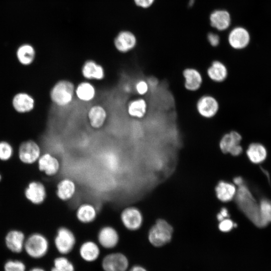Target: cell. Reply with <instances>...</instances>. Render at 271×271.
<instances>
[{"label":"cell","instance_id":"6da1fadb","mask_svg":"<svg viewBox=\"0 0 271 271\" xmlns=\"http://www.w3.org/2000/svg\"><path fill=\"white\" fill-rule=\"evenodd\" d=\"M236 201L240 209L253 223L258 227L264 226L258 205L248 189L243 184L239 186Z\"/></svg>","mask_w":271,"mask_h":271},{"label":"cell","instance_id":"7a4b0ae2","mask_svg":"<svg viewBox=\"0 0 271 271\" xmlns=\"http://www.w3.org/2000/svg\"><path fill=\"white\" fill-rule=\"evenodd\" d=\"M74 84L67 79L56 82L51 88L49 97L51 101L56 106L64 107L72 102L75 95Z\"/></svg>","mask_w":271,"mask_h":271},{"label":"cell","instance_id":"3957f363","mask_svg":"<svg viewBox=\"0 0 271 271\" xmlns=\"http://www.w3.org/2000/svg\"><path fill=\"white\" fill-rule=\"evenodd\" d=\"M49 247L47 238L41 233H34L26 239L24 250L29 257L39 259L47 253Z\"/></svg>","mask_w":271,"mask_h":271},{"label":"cell","instance_id":"277c9868","mask_svg":"<svg viewBox=\"0 0 271 271\" xmlns=\"http://www.w3.org/2000/svg\"><path fill=\"white\" fill-rule=\"evenodd\" d=\"M172 232L173 228L167 221L158 220L149 230V240L155 246H161L171 240Z\"/></svg>","mask_w":271,"mask_h":271},{"label":"cell","instance_id":"5b68a950","mask_svg":"<svg viewBox=\"0 0 271 271\" xmlns=\"http://www.w3.org/2000/svg\"><path fill=\"white\" fill-rule=\"evenodd\" d=\"M76 243L74 233L68 228L62 226L57 230L54 238V244L58 251L66 254L70 252Z\"/></svg>","mask_w":271,"mask_h":271},{"label":"cell","instance_id":"8992f818","mask_svg":"<svg viewBox=\"0 0 271 271\" xmlns=\"http://www.w3.org/2000/svg\"><path fill=\"white\" fill-rule=\"evenodd\" d=\"M41 155V148L33 140H28L21 144L18 149L20 161L26 164H32L38 161Z\"/></svg>","mask_w":271,"mask_h":271},{"label":"cell","instance_id":"52a82bcc","mask_svg":"<svg viewBox=\"0 0 271 271\" xmlns=\"http://www.w3.org/2000/svg\"><path fill=\"white\" fill-rule=\"evenodd\" d=\"M120 218L123 226L130 231L140 229L143 221L141 212L134 206L124 208L121 212Z\"/></svg>","mask_w":271,"mask_h":271},{"label":"cell","instance_id":"ba28073f","mask_svg":"<svg viewBox=\"0 0 271 271\" xmlns=\"http://www.w3.org/2000/svg\"><path fill=\"white\" fill-rule=\"evenodd\" d=\"M251 40L249 32L245 27L236 26L232 29L228 35V42L231 48L242 50L248 46Z\"/></svg>","mask_w":271,"mask_h":271},{"label":"cell","instance_id":"9c48e42d","mask_svg":"<svg viewBox=\"0 0 271 271\" xmlns=\"http://www.w3.org/2000/svg\"><path fill=\"white\" fill-rule=\"evenodd\" d=\"M128 266L127 258L120 252L107 254L102 261V267L104 271H126Z\"/></svg>","mask_w":271,"mask_h":271},{"label":"cell","instance_id":"30bf717a","mask_svg":"<svg viewBox=\"0 0 271 271\" xmlns=\"http://www.w3.org/2000/svg\"><path fill=\"white\" fill-rule=\"evenodd\" d=\"M196 108L201 116L210 118L214 117L218 112L219 104L215 97L211 95H205L198 100Z\"/></svg>","mask_w":271,"mask_h":271},{"label":"cell","instance_id":"8fae6325","mask_svg":"<svg viewBox=\"0 0 271 271\" xmlns=\"http://www.w3.org/2000/svg\"><path fill=\"white\" fill-rule=\"evenodd\" d=\"M113 44L117 51L126 53L136 47L137 39L135 35L131 32L127 30L121 31L114 39Z\"/></svg>","mask_w":271,"mask_h":271},{"label":"cell","instance_id":"7c38bea8","mask_svg":"<svg viewBox=\"0 0 271 271\" xmlns=\"http://www.w3.org/2000/svg\"><path fill=\"white\" fill-rule=\"evenodd\" d=\"M97 239L99 244L106 249L115 247L119 240L117 231L111 226H105L99 230Z\"/></svg>","mask_w":271,"mask_h":271},{"label":"cell","instance_id":"4fadbf2b","mask_svg":"<svg viewBox=\"0 0 271 271\" xmlns=\"http://www.w3.org/2000/svg\"><path fill=\"white\" fill-rule=\"evenodd\" d=\"M82 76L86 80L100 81L105 76L103 67L93 60L84 62L81 69Z\"/></svg>","mask_w":271,"mask_h":271},{"label":"cell","instance_id":"5bb4252c","mask_svg":"<svg viewBox=\"0 0 271 271\" xmlns=\"http://www.w3.org/2000/svg\"><path fill=\"white\" fill-rule=\"evenodd\" d=\"M37 162L39 170L48 176L57 175L60 170L59 161L50 153H46L41 155Z\"/></svg>","mask_w":271,"mask_h":271},{"label":"cell","instance_id":"9a60e30c","mask_svg":"<svg viewBox=\"0 0 271 271\" xmlns=\"http://www.w3.org/2000/svg\"><path fill=\"white\" fill-rule=\"evenodd\" d=\"M26 198L35 205L43 203L47 196L46 188L40 182L33 181L30 183L25 190Z\"/></svg>","mask_w":271,"mask_h":271},{"label":"cell","instance_id":"2e32d148","mask_svg":"<svg viewBox=\"0 0 271 271\" xmlns=\"http://www.w3.org/2000/svg\"><path fill=\"white\" fill-rule=\"evenodd\" d=\"M25 240V234L22 231L12 230L5 236V243L10 251L15 253H20L24 250Z\"/></svg>","mask_w":271,"mask_h":271},{"label":"cell","instance_id":"e0dca14e","mask_svg":"<svg viewBox=\"0 0 271 271\" xmlns=\"http://www.w3.org/2000/svg\"><path fill=\"white\" fill-rule=\"evenodd\" d=\"M209 20L211 26L220 31L228 29L231 23L230 13L223 9L213 11L210 15Z\"/></svg>","mask_w":271,"mask_h":271},{"label":"cell","instance_id":"ac0fdd59","mask_svg":"<svg viewBox=\"0 0 271 271\" xmlns=\"http://www.w3.org/2000/svg\"><path fill=\"white\" fill-rule=\"evenodd\" d=\"M12 105L18 112L27 113L33 109L35 106V99L27 93L19 92L13 97Z\"/></svg>","mask_w":271,"mask_h":271},{"label":"cell","instance_id":"d6986e66","mask_svg":"<svg viewBox=\"0 0 271 271\" xmlns=\"http://www.w3.org/2000/svg\"><path fill=\"white\" fill-rule=\"evenodd\" d=\"M76 185L71 179L65 178L57 184L56 194L57 197L63 201L71 199L76 192Z\"/></svg>","mask_w":271,"mask_h":271},{"label":"cell","instance_id":"ffe728a7","mask_svg":"<svg viewBox=\"0 0 271 271\" xmlns=\"http://www.w3.org/2000/svg\"><path fill=\"white\" fill-rule=\"evenodd\" d=\"M107 116L105 108L101 105L92 106L88 112V118L91 126L95 129L101 128L104 124Z\"/></svg>","mask_w":271,"mask_h":271},{"label":"cell","instance_id":"44dd1931","mask_svg":"<svg viewBox=\"0 0 271 271\" xmlns=\"http://www.w3.org/2000/svg\"><path fill=\"white\" fill-rule=\"evenodd\" d=\"M183 76L185 79L184 86L187 90L195 91L201 87L203 78L200 72L196 69H185L183 71Z\"/></svg>","mask_w":271,"mask_h":271},{"label":"cell","instance_id":"7402d4cb","mask_svg":"<svg viewBox=\"0 0 271 271\" xmlns=\"http://www.w3.org/2000/svg\"><path fill=\"white\" fill-rule=\"evenodd\" d=\"M97 212L95 206L88 203L80 205L76 211L77 219L83 224H88L93 222L96 218Z\"/></svg>","mask_w":271,"mask_h":271},{"label":"cell","instance_id":"603a6c76","mask_svg":"<svg viewBox=\"0 0 271 271\" xmlns=\"http://www.w3.org/2000/svg\"><path fill=\"white\" fill-rule=\"evenodd\" d=\"M241 135L236 131H231L225 134L221 138L219 147L224 153L231 154L238 146L241 141Z\"/></svg>","mask_w":271,"mask_h":271},{"label":"cell","instance_id":"cb8c5ba5","mask_svg":"<svg viewBox=\"0 0 271 271\" xmlns=\"http://www.w3.org/2000/svg\"><path fill=\"white\" fill-rule=\"evenodd\" d=\"M208 77L215 82H222L227 77L228 70L225 65L222 62L213 61L207 70Z\"/></svg>","mask_w":271,"mask_h":271},{"label":"cell","instance_id":"d4e9b609","mask_svg":"<svg viewBox=\"0 0 271 271\" xmlns=\"http://www.w3.org/2000/svg\"><path fill=\"white\" fill-rule=\"evenodd\" d=\"M96 94L95 86L89 81H82L75 87V95L82 101H92L95 97Z\"/></svg>","mask_w":271,"mask_h":271},{"label":"cell","instance_id":"484cf974","mask_svg":"<svg viewBox=\"0 0 271 271\" xmlns=\"http://www.w3.org/2000/svg\"><path fill=\"white\" fill-rule=\"evenodd\" d=\"M79 254L85 261L92 262L96 260L100 254L98 245L94 241L87 240L84 242L80 247Z\"/></svg>","mask_w":271,"mask_h":271},{"label":"cell","instance_id":"4316f807","mask_svg":"<svg viewBox=\"0 0 271 271\" xmlns=\"http://www.w3.org/2000/svg\"><path fill=\"white\" fill-rule=\"evenodd\" d=\"M147 108L148 105L146 100L142 98H139L129 102L127 111L131 117L142 118L146 115Z\"/></svg>","mask_w":271,"mask_h":271},{"label":"cell","instance_id":"83f0119b","mask_svg":"<svg viewBox=\"0 0 271 271\" xmlns=\"http://www.w3.org/2000/svg\"><path fill=\"white\" fill-rule=\"evenodd\" d=\"M16 56L18 61L21 64L27 66L34 62L36 57V52L31 45L24 44L18 49Z\"/></svg>","mask_w":271,"mask_h":271},{"label":"cell","instance_id":"f1b7e54d","mask_svg":"<svg viewBox=\"0 0 271 271\" xmlns=\"http://www.w3.org/2000/svg\"><path fill=\"white\" fill-rule=\"evenodd\" d=\"M246 154L249 159L252 163L257 164L265 160L266 156V151L262 145L253 143L249 146Z\"/></svg>","mask_w":271,"mask_h":271},{"label":"cell","instance_id":"f546056e","mask_svg":"<svg viewBox=\"0 0 271 271\" xmlns=\"http://www.w3.org/2000/svg\"><path fill=\"white\" fill-rule=\"evenodd\" d=\"M218 198L222 201L231 200L234 196L236 189L234 185L223 181L220 182L216 188Z\"/></svg>","mask_w":271,"mask_h":271},{"label":"cell","instance_id":"4dcf8cb0","mask_svg":"<svg viewBox=\"0 0 271 271\" xmlns=\"http://www.w3.org/2000/svg\"><path fill=\"white\" fill-rule=\"evenodd\" d=\"M73 263L67 258L61 256L56 257L53 261V266L50 271H74Z\"/></svg>","mask_w":271,"mask_h":271},{"label":"cell","instance_id":"1f68e13d","mask_svg":"<svg viewBox=\"0 0 271 271\" xmlns=\"http://www.w3.org/2000/svg\"><path fill=\"white\" fill-rule=\"evenodd\" d=\"M261 217L263 223L266 226L271 222V201L263 199L259 204Z\"/></svg>","mask_w":271,"mask_h":271},{"label":"cell","instance_id":"d6a6232c","mask_svg":"<svg viewBox=\"0 0 271 271\" xmlns=\"http://www.w3.org/2000/svg\"><path fill=\"white\" fill-rule=\"evenodd\" d=\"M25 263L18 259H8L3 265L4 271H26Z\"/></svg>","mask_w":271,"mask_h":271},{"label":"cell","instance_id":"836d02e7","mask_svg":"<svg viewBox=\"0 0 271 271\" xmlns=\"http://www.w3.org/2000/svg\"><path fill=\"white\" fill-rule=\"evenodd\" d=\"M14 153L13 148L7 141L0 142V160L6 161L10 160Z\"/></svg>","mask_w":271,"mask_h":271},{"label":"cell","instance_id":"e575fe53","mask_svg":"<svg viewBox=\"0 0 271 271\" xmlns=\"http://www.w3.org/2000/svg\"><path fill=\"white\" fill-rule=\"evenodd\" d=\"M135 90L140 95L143 96L146 94L149 90L148 82L143 79L138 80L135 84Z\"/></svg>","mask_w":271,"mask_h":271},{"label":"cell","instance_id":"d590c367","mask_svg":"<svg viewBox=\"0 0 271 271\" xmlns=\"http://www.w3.org/2000/svg\"><path fill=\"white\" fill-rule=\"evenodd\" d=\"M235 224L229 219H224L220 221L219 224V228L222 232L229 231Z\"/></svg>","mask_w":271,"mask_h":271},{"label":"cell","instance_id":"8d00e7d4","mask_svg":"<svg viewBox=\"0 0 271 271\" xmlns=\"http://www.w3.org/2000/svg\"><path fill=\"white\" fill-rule=\"evenodd\" d=\"M207 40L212 47H217L220 43L219 36L214 33H209L208 34Z\"/></svg>","mask_w":271,"mask_h":271},{"label":"cell","instance_id":"74e56055","mask_svg":"<svg viewBox=\"0 0 271 271\" xmlns=\"http://www.w3.org/2000/svg\"><path fill=\"white\" fill-rule=\"evenodd\" d=\"M135 5L141 8L147 9L153 5L155 0H133Z\"/></svg>","mask_w":271,"mask_h":271},{"label":"cell","instance_id":"f35d334b","mask_svg":"<svg viewBox=\"0 0 271 271\" xmlns=\"http://www.w3.org/2000/svg\"><path fill=\"white\" fill-rule=\"evenodd\" d=\"M228 216V211L225 208H223L221 209L220 212L217 215V219L219 221H221Z\"/></svg>","mask_w":271,"mask_h":271},{"label":"cell","instance_id":"ab89813d","mask_svg":"<svg viewBox=\"0 0 271 271\" xmlns=\"http://www.w3.org/2000/svg\"><path fill=\"white\" fill-rule=\"evenodd\" d=\"M128 271H147L144 267L140 265L132 266Z\"/></svg>","mask_w":271,"mask_h":271},{"label":"cell","instance_id":"60d3db41","mask_svg":"<svg viewBox=\"0 0 271 271\" xmlns=\"http://www.w3.org/2000/svg\"><path fill=\"white\" fill-rule=\"evenodd\" d=\"M234 182L235 184L241 186L243 184V180L241 177H236L234 179Z\"/></svg>","mask_w":271,"mask_h":271},{"label":"cell","instance_id":"b9f144b4","mask_svg":"<svg viewBox=\"0 0 271 271\" xmlns=\"http://www.w3.org/2000/svg\"><path fill=\"white\" fill-rule=\"evenodd\" d=\"M29 271H46L44 268L40 267H34L31 268Z\"/></svg>","mask_w":271,"mask_h":271},{"label":"cell","instance_id":"7bdbcfd3","mask_svg":"<svg viewBox=\"0 0 271 271\" xmlns=\"http://www.w3.org/2000/svg\"><path fill=\"white\" fill-rule=\"evenodd\" d=\"M1 179H2V176H1V175L0 174V181H1Z\"/></svg>","mask_w":271,"mask_h":271}]
</instances>
